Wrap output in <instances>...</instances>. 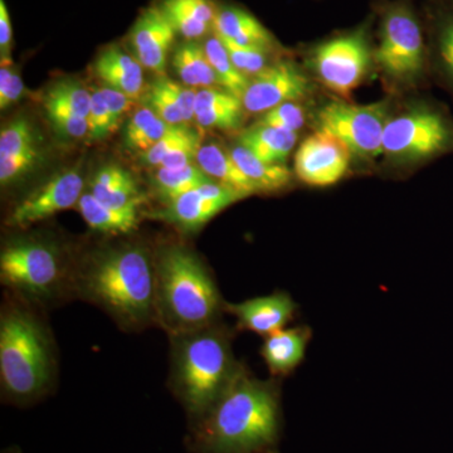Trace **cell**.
Returning <instances> with one entry per match:
<instances>
[{
  "instance_id": "36",
  "label": "cell",
  "mask_w": 453,
  "mask_h": 453,
  "mask_svg": "<svg viewBox=\"0 0 453 453\" xmlns=\"http://www.w3.org/2000/svg\"><path fill=\"white\" fill-rule=\"evenodd\" d=\"M88 135L92 140H103L111 135L119 125L113 121L100 88L91 92L88 113Z\"/></svg>"
},
{
  "instance_id": "17",
  "label": "cell",
  "mask_w": 453,
  "mask_h": 453,
  "mask_svg": "<svg viewBox=\"0 0 453 453\" xmlns=\"http://www.w3.org/2000/svg\"><path fill=\"white\" fill-rule=\"evenodd\" d=\"M225 310L234 316L238 329L267 336L290 323L296 314L297 306L290 295L275 292L242 303H226Z\"/></svg>"
},
{
  "instance_id": "32",
  "label": "cell",
  "mask_w": 453,
  "mask_h": 453,
  "mask_svg": "<svg viewBox=\"0 0 453 453\" xmlns=\"http://www.w3.org/2000/svg\"><path fill=\"white\" fill-rule=\"evenodd\" d=\"M220 41L225 44L226 52L231 57L235 67L246 74L249 79L250 77L252 79L268 65H273L270 62L271 53L275 50L257 46H242V44L234 43V42L225 40V38H220Z\"/></svg>"
},
{
  "instance_id": "14",
  "label": "cell",
  "mask_w": 453,
  "mask_h": 453,
  "mask_svg": "<svg viewBox=\"0 0 453 453\" xmlns=\"http://www.w3.org/2000/svg\"><path fill=\"white\" fill-rule=\"evenodd\" d=\"M351 157L338 140L316 130L295 155V175L306 186H334L347 175Z\"/></svg>"
},
{
  "instance_id": "27",
  "label": "cell",
  "mask_w": 453,
  "mask_h": 453,
  "mask_svg": "<svg viewBox=\"0 0 453 453\" xmlns=\"http://www.w3.org/2000/svg\"><path fill=\"white\" fill-rule=\"evenodd\" d=\"M229 153L247 178L252 181L257 193L280 192L290 186L292 173L285 164L262 162L241 144L235 145Z\"/></svg>"
},
{
  "instance_id": "8",
  "label": "cell",
  "mask_w": 453,
  "mask_h": 453,
  "mask_svg": "<svg viewBox=\"0 0 453 453\" xmlns=\"http://www.w3.org/2000/svg\"><path fill=\"white\" fill-rule=\"evenodd\" d=\"M0 280L19 296L42 303L58 299L73 285L58 246L37 238L5 244L0 253Z\"/></svg>"
},
{
  "instance_id": "2",
  "label": "cell",
  "mask_w": 453,
  "mask_h": 453,
  "mask_svg": "<svg viewBox=\"0 0 453 453\" xmlns=\"http://www.w3.org/2000/svg\"><path fill=\"white\" fill-rule=\"evenodd\" d=\"M73 288L127 330L157 321L155 259L136 244L107 249L80 268Z\"/></svg>"
},
{
  "instance_id": "16",
  "label": "cell",
  "mask_w": 453,
  "mask_h": 453,
  "mask_svg": "<svg viewBox=\"0 0 453 453\" xmlns=\"http://www.w3.org/2000/svg\"><path fill=\"white\" fill-rule=\"evenodd\" d=\"M175 29L159 7L142 11L130 32V42L142 67L163 74L175 40Z\"/></svg>"
},
{
  "instance_id": "9",
  "label": "cell",
  "mask_w": 453,
  "mask_h": 453,
  "mask_svg": "<svg viewBox=\"0 0 453 453\" xmlns=\"http://www.w3.org/2000/svg\"><path fill=\"white\" fill-rule=\"evenodd\" d=\"M374 16L349 31L330 35L310 47L306 62L319 82L348 100L374 65L372 29Z\"/></svg>"
},
{
  "instance_id": "31",
  "label": "cell",
  "mask_w": 453,
  "mask_h": 453,
  "mask_svg": "<svg viewBox=\"0 0 453 453\" xmlns=\"http://www.w3.org/2000/svg\"><path fill=\"white\" fill-rule=\"evenodd\" d=\"M43 101L56 104L62 109L88 119L89 106H91V92L81 82L76 80H61L53 83L44 95Z\"/></svg>"
},
{
  "instance_id": "35",
  "label": "cell",
  "mask_w": 453,
  "mask_h": 453,
  "mask_svg": "<svg viewBox=\"0 0 453 453\" xmlns=\"http://www.w3.org/2000/svg\"><path fill=\"white\" fill-rule=\"evenodd\" d=\"M306 122L305 109L297 103H285L268 110L258 124L297 133Z\"/></svg>"
},
{
  "instance_id": "3",
  "label": "cell",
  "mask_w": 453,
  "mask_h": 453,
  "mask_svg": "<svg viewBox=\"0 0 453 453\" xmlns=\"http://www.w3.org/2000/svg\"><path fill=\"white\" fill-rule=\"evenodd\" d=\"M155 315L170 336L219 324L226 303L216 281L187 247H164L155 258Z\"/></svg>"
},
{
  "instance_id": "26",
  "label": "cell",
  "mask_w": 453,
  "mask_h": 453,
  "mask_svg": "<svg viewBox=\"0 0 453 453\" xmlns=\"http://www.w3.org/2000/svg\"><path fill=\"white\" fill-rule=\"evenodd\" d=\"M196 163L205 174L210 175L214 180L232 188L244 198L257 193V189L244 174L242 169L234 162L231 153L223 150L219 145H202L198 155H196Z\"/></svg>"
},
{
  "instance_id": "46",
  "label": "cell",
  "mask_w": 453,
  "mask_h": 453,
  "mask_svg": "<svg viewBox=\"0 0 453 453\" xmlns=\"http://www.w3.org/2000/svg\"><path fill=\"white\" fill-rule=\"evenodd\" d=\"M261 453H273V452H271V451H266V452H261Z\"/></svg>"
},
{
  "instance_id": "10",
  "label": "cell",
  "mask_w": 453,
  "mask_h": 453,
  "mask_svg": "<svg viewBox=\"0 0 453 453\" xmlns=\"http://www.w3.org/2000/svg\"><path fill=\"white\" fill-rule=\"evenodd\" d=\"M390 115L388 100L369 105L332 101L316 112L315 127L338 140L351 159L372 163L381 157L384 129Z\"/></svg>"
},
{
  "instance_id": "22",
  "label": "cell",
  "mask_w": 453,
  "mask_h": 453,
  "mask_svg": "<svg viewBox=\"0 0 453 453\" xmlns=\"http://www.w3.org/2000/svg\"><path fill=\"white\" fill-rule=\"evenodd\" d=\"M242 100L222 88L198 89L196 121L203 129L235 130L242 125Z\"/></svg>"
},
{
  "instance_id": "20",
  "label": "cell",
  "mask_w": 453,
  "mask_h": 453,
  "mask_svg": "<svg viewBox=\"0 0 453 453\" xmlns=\"http://www.w3.org/2000/svg\"><path fill=\"white\" fill-rule=\"evenodd\" d=\"M213 32L220 38H225L242 46H257L276 50L279 43L273 33L250 13L247 9L237 5H222L219 7Z\"/></svg>"
},
{
  "instance_id": "19",
  "label": "cell",
  "mask_w": 453,
  "mask_h": 453,
  "mask_svg": "<svg viewBox=\"0 0 453 453\" xmlns=\"http://www.w3.org/2000/svg\"><path fill=\"white\" fill-rule=\"evenodd\" d=\"M310 338L308 326L283 327L265 336L261 356L271 374L283 377L294 372L305 357Z\"/></svg>"
},
{
  "instance_id": "12",
  "label": "cell",
  "mask_w": 453,
  "mask_h": 453,
  "mask_svg": "<svg viewBox=\"0 0 453 453\" xmlns=\"http://www.w3.org/2000/svg\"><path fill=\"white\" fill-rule=\"evenodd\" d=\"M241 199L244 196L232 188L211 180L173 199L164 210L155 211L153 219L177 226L186 234H195L213 217Z\"/></svg>"
},
{
  "instance_id": "41",
  "label": "cell",
  "mask_w": 453,
  "mask_h": 453,
  "mask_svg": "<svg viewBox=\"0 0 453 453\" xmlns=\"http://www.w3.org/2000/svg\"><path fill=\"white\" fill-rule=\"evenodd\" d=\"M157 115L150 107H142L138 111L133 113L129 122H127V131H125V144L127 148L133 149L135 142H138L150 125L157 120Z\"/></svg>"
},
{
  "instance_id": "1",
  "label": "cell",
  "mask_w": 453,
  "mask_h": 453,
  "mask_svg": "<svg viewBox=\"0 0 453 453\" xmlns=\"http://www.w3.org/2000/svg\"><path fill=\"white\" fill-rule=\"evenodd\" d=\"M280 426L279 387L242 366L211 410L196 419L195 446L201 453L271 451Z\"/></svg>"
},
{
  "instance_id": "33",
  "label": "cell",
  "mask_w": 453,
  "mask_h": 453,
  "mask_svg": "<svg viewBox=\"0 0 453 453\" xmlns=\"http://www.w3.org/2000/svg\"><path fill=\"white\" fill-rule=\"evenodd\" d=\"M148 103L149 107L162 120L168 122L170 125H186L174 95L170 91L166 77L155 80L153 85L150 86V89H149Z\"/></svg>"
},
{
  "instance_id": "6",
  "label": "cell",
  "mask_w": 453,
  "mask_h": 453,
  "mask_svg": "<svg viewBox=\"0 0 453 453\" xmlns=\"http://www.w3.org/2000/svg\"><path fill=\"white\" fill-rule=\"evenodd\" d=\"M372 8L378 18L374 65L393 88H416L429 67L425 19L413 0H375Z\"/></svg>"
},
{
  "instance_id": "23",
  "label": "cell",
  "mask_w": 453,
  "mask_h": 453,
  "mask_svg": "<svg viewBox=\"0 0 453 453\" xmlns=\"http://www.w3.org/2000/svg\"><path fill=\"white\" fill-rule=\"evenodd\" d=\"M163 13L187 40L204 37L213 29L219 7L211 0H163Z\"/></svg>"
},
{
  "instance_id": "11",
  "label": "cell",
  "mask_w": 453,
  "mask_h": 453,
  "mask_svg": "<svg viewBox=\"0 0 453 453\" xmlns=\"http://www.w3.org/2000/svg\"><path fill=\"white\" fill-rule=\"evenodd\" d=\"M312 92L311 81L295 62L283 59L273 62L250 80L244 92V110L265 113L285 103H299Z\"/></svg>"
},
{
  "instance_id": "38",
  "label": "cell",
  "mask_w": 453,
  "mask_h": 453,
  "mask_svg": "<svg viewBox=\"0 0 453 453\" xmlns=\"http://www.w3.org/2000/svg\"><path fill=\"white\" fill-rule=\"evenodd\" d=\"M26 88L19 74L11 67V57L2 58L0 67V110L18 103L25 95Z\"/></svg>"
},
{
  "instance_id": "4",
  "label": "cell",
  "mask_w": 453,
  "mask_h": 453,
  "mask_svg": "<svg viewBox=\"0 0 453 453\" xmlns=\"http://www.w3.org/2000/svg\"><path fill=\"white\" fill-rule=\"evenodd\" d=\"M170 338V384L188 413L202 418L242 365L235 360L229 333L219 324Z\"/></svg>"
},
{
  "instance_id": "30",
  "label": "cell",
  "mask_w": 453,
  "mask_h": 453,
  "mask_svg": "<svg viewBox=\"0 0 453 453\" xmlns=\"http://www.w3.org/2000/svg\"><path fill=\"white\" fill-rule=\"evenodd\" d=\"M203 47L210 58L220 88L242 100L244 92L249 88L250 79L235 67L219 35L213 32V35L205 40Z\"/></svg>"
},
{
  "instance_id": "45",
  "label": "cell",
  "mask_w": 453,
  "mask_h": 453,
  "mask_svg": "<svg viewBox=\"0 0 453 453\" xmlns=\"http://www.w3.org/2000/svg\"><path fill=\"white\" fill-rule=\"evenodd\" d=\"M447 3H449V4H453V0H446Z\"/></svg>"
},
{
  "instance_id": "18",
  "label": "cell",
  "mask_w": 453,
  "mask_h": 453,
  "mask_svg": "<svg viewBox=\"0 0 453 453\" xmlns=\"http://www.w3.org/2000/svg\"><path fill=\"white\" fill-rule=\"evenodd\" d=\"M429 67L453 95V4L446 0H429L426 5Z\"/></svg>"
},
{
  "instance_id": "7",
  "label": "cell",
  "mask_w": 453,
  "mask_h": 453,
  "mask_svg": "<svg viewBox=\"0 0 453 453\" xmlns=\"http://www.w3.org/2000/svg\"><path fill=\"white\" fill-rule=\"evenodd\" d=\"M453 153V118L431 101H414L392 113L384 129L381 157L395 166H418Z\"/></svg>"
},
{
  "instance_id": "5",
  "label": "cell",
  "mask_w": 453,
  "mask_h": 453,
  "mask_svg": "<svg viewBox=\"0 0 453 453\" xmlns=\"http://www.w3.org/2000/svg\"><path fill=\"white\" fill-rule=\"evenodd\" d=\"M52 339L46 326L22 303H7L0 315V381L16 402L46 392L55 375Z\"/></svg>"
},
{
  "instance_id": "37",
  "label": "cell",
  "mask_w": 453,
  "mask_h": 453,
  "mask_svg": "<svg viewBox=\"0 0 453 453\" xmlns=\"http://www.w3.org/2000/svg\"><path fill=\"white\" fill-rule=\"evenodd\" d=\"M196 135V131L187 127V125H177V127H173L172 130L160 142H157L153 148L149 149L145 153L140 154V157H142V163L148 164V165L159 166L164 157L170 151L174 150L175 148L184 144V142Z\"/></svg>"
},
{
  "instance_id": "40",
  "label": "cell",
  "mask_w": 453,
  "mask_h": 453,
  "mask_svg": "<svg viewBox=\"0 0 453 453\" xmlns=\"http://www.w3.org/2000/svg\"><path fill=\"white\" fill-rule=\"evenodd\" d=\"M130 173L119 165H106L101 168L91 181V195L98 196L111 188L118 186L129 177Z\"/></svg>"
},
{
  "instance_id": "25",
  "label": "cell",
  "mask_w": 453,
  "mask_h": 453,
  "mask_svg": "<svg viewBox=\"0 0 453 453\" xmlns=\"http://www.w3.org/2000/svg\"><path fill=\"white\" fill-rule=\"evenodd\" d=\"M77 210L89 228L101 234H127L139 225V207L116 210L107 207L91 193H83Z\"/></svg>"
},
{
  "instance_id": "28",
  "label": "cell",
  "mask_w": 453,
  "mask_h": 453,
  "mask_svg": "<svg viewBox=\"0 0 453 453\" xmlns=\"http://www.w3.org/2000/svg\"><path fill=\"white\" fill-rule=\"evenodd\" d=\"M173 65L184 85L190 88H220L203 44L184 42L175 50Z\"/></svg>"
},
{
  "instance_id": "39",
  "label": "cell",
  "mask_w": 453,
  "mask_h": 453,
  "mask_svg": "<svg viewBox=\"0 0 453 453\" xmlns=\"http://www.w3.org/2000/svg\"><path fill=\"white\" fill-rule=\"evenodd\" d=\"M201 146V136L196 134L192 139L170 151L157 168L179 169L192 165L193 162L196 160V155H198Z\"/></svg>"
},
{
  "instance_id": "21",
  "label": "cell",
  "mask_w": 453,
  "mask_h": 453,
  "mask_svg": "<svg viewBox=\"0 0 453 453\" xmlns=\"http://www.w3.org/2000/svg\"><path fill=\"white\" fill-rule=\"evenodd\" d=\"M95 73L106 86L118 89L131 100L142 96L144 89L142 65L120 47L111 46L103 50L95 62Z\"/></svg>"
},
{
  "instance_id": "29",
  "label": "cell",
  "mask_w": 453,
  "mask_h": 453,
  "mask_svg": "<svg viewBox=\"0 0 453 453\" xmlns=\"http://www.w3.org/2000/svg\"><path fill=\"white\" fill-rule=\"evenodd\" d=\"M211 180L214 179L195 164L179 169L159 168L151 178L155 192L165 204Z\"/></svg>"
},
{
  "instance_id": "42",
  "label": "cell",
  "mask_w": 453,
  "mask_h": 453,
  "mask_svg": "<svg viewBox=\"0 0 453 453\" xmlns=\"http://www.w3.org/2000/svg\"><path fill=\"white\" fill-rule=\"evenodd\" d=\"M168 85L170 91L174 95L181 116H183L184 124H190L196 120V100L198 89L184 85V83L181 85V83L170 79H168Z\"/></svg>"
},
{
  "instance_id": "44",
  "label": "cell",
  "mask_w": 453,
  "mask_h": 453,
  "mask_svg": "<svg viewBox=\"0 0 453 453\" xmlns=\"http://www.w3.org/2000/svg\"><path fill=\"white\" fill-rule=\"evenodd\" d=\"M12 43H13V29H12L11 17L4 0H0V52L2 58L11 55Z\"/></svg>"
},
{
  "instance_id": "13",
  "label": "cell",
  "mask_w": 453,
  "mask_h": 453,
  "mask_svg": "<svg viewBox=\"0 0 453 453\" xmlns=\"http://www.w3.org/2000/svg\"><path fill=\"white\" fill-rule=\"evenodd\" d=\"M82 190L83 179L77 170L58 173L18 203L7 225L23 228L70 210L79 204Z\"/></svg>"
},
{
  "instance_id": "15",
  "label": "cell",
  "mask_w": 453,
  "mask_h": 453,
  "mask_svg": "<svg viewBox=\"0 0 453 453\" xmlns=\"http://www.w3.org/2000/svg\"><path fill=\"white\" fill-rule=\"evenodd\" d=\"M42 160L37 131L26 118L16 119L0 131V183L9 186L28 174Z\"/></svg>"
},
{
  "instance_id": "43",
  "label": "cell",
  "mask_w": 453,
  "mask_h": 453,
  "mask_svg": "<svg viewBox=\"0 0 453 453\" xmlns=\"http://www.w3.org/2000/svg\"><path fill=\"white\" fill-rule=\"evenodd\" d=\"M101 94H103L104 100H105L109 111L111 113L113 121L116 124L120 125L122 118L125 113L129 111L131 106H133V101L127 95L105 86V88H100Z\"/></svg>"
},
{
  "instance_id": "34",
  "label": "cell",
  "mask_w": 453,
  "mask_h": 453,
  "mask_svg": "<svg viewBox=\"0 0 453 453\" xmlns=\"http://www.w3.org/2000/svg\"><path fill=\"white\" fill-rule=\"evenodd\" d=\"M43 106L53 129L62 138L81 139L88 135V121L86 119L80 118L49 101H43Z\"/></svg>"
},
{
  "instance_id": "24",
  "label": "cell",
  "mask_w": 453,
  "mask_h": 453,
  "mask_svg": "<svg viewBox=\"0 0 453 453\" xmlns=\"http://www.w3.org/2000/svg\"><path fill=\"white\" fill-rule=\"evenodd\" d=\"M297 138V133L256 124L241 134L238 144L249 149L262 162L285 164L296 145Z\"/></svg>"
}]
</instances>
